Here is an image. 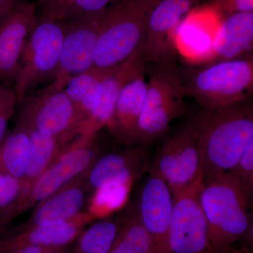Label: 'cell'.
Listing matches in <instances>:
<instances>
[{
	"mask_svg": "<svg viewBox=\"0 0 253 253\" xmlns=\"http://www.w3.org/2000/svg\"><path fill=\"white\" fill-rule=\"evenodd\" d=\"M196 120L202 156L203 176L228 172L253 139L251 97L206 111Z\"/></svg>",
	"mask_w": 253,
	"mask_h": 253,
	"instance_id": "1",
	"label": "cell"
},
{
	"mask_svg": "<svg viewBox=\"0 0 253 253\" xmlns=\"http://www.w3.org/2000/svg\"><path fill=\"white\" fill-rule=\"evenodd\" d=\"M199 199L213 253L239 240L252 239L251 198L236 177L227 172L203 176Z\"/></svg>",
	"mask_w": 253,
	"mask_h": 253,
	"instance_id": "2",
	"label": "cell"
},
{
	"mask_svg": "<svg viewBox=\"0 0 253 253\" xmlns=\"http://www.w3.org/2000/svg\"><path fill=\"white\" fill-rule=\"evenodd\" d=\"M160 1L118 0L108 6L92 68H112L141 50L150 14Z\"/></svg>",
	"mask_w": 253,
	"mask_h": 253,
	"instance_id": "3",
	"label": "cell"
},
{
	"mask_svg": "<svg viewBox=\"0 0 253 253\" xmlns=\"http://www.w3.org/2000/svg\"><path fill=\"white\" fill-rule=\"evenodd\" d=\"M184 83L172 66L170 59L154 63L137 131L138 144H151L163 135L169 124L186 113Z\"/></svg>",
	"mask_w": 253,
	"mask_h": 253,
	"instance_id": "4",
	"label": "cell"
},
{
	"mask_svg": "<svg viewBox=\"0 0 253 253\" xmlns=\"http://www.w3.org/2000/svg\"><path fill=\"white\" fill-rule=\"evenodd\" d=\"M253 87L252 56L214 61L184 83L185 96L194 98L205 111L251 97Z\"/></svg>",
	"mask_w": 253,
	"mask_h": 253,
	"instance_id": "5",
	"label": "cell"
},
{
	"mask_svg": "<svg viewBox=\"0 0 253 253\" xmlns=\"http://www.w3.org/2000/svg\"><path fill=\"white\" fill-rule=\"evenodd\" d=\"M67 22L46 16H38L23 47L17 71L14 78L18 101L39 83L54 79L59 68L63 38Z\"/></svg>",
	"mask_w": 253,
	"mask_h": 253,
	"instance_id": "6",
	"label": "cell"
},
{
	"mask_svg": "<svg viewBox=\"0 0 253 253\" xmlns=\"http://www.w3.org/2000/svg\"><path fill=\"white\" fill-rule=\"evenodd\" d=\"M149 172L162 178L171 191L202 180V156L196 119L179 126L165 139L150 163Z\"/></svg>",
	"mask_w": 253,
	"mask_h": 253,
	"instance_id": "7",
	"label": "cell"
},
{
	"mask_svg": "<svg viewBox=\"0 0 253 253\" xmlns=\"http://www.w3.org/2000/svg\"><path fill=\"white\" fill-rule=\"evenodd\" d=\"M94 137L80 136L64 152L59 155V158L51 163L34 181L28 192L20 198L10 214V220L18 211L42 202L80 174L88 172L97 159Z\"/></svg>",
	"mask_w": 253,
	"mask_h": 253,
	"instance_id": "8",
	"label": "cell"
},
{
	"mask_svg": "<svg viewBox=\"0 0 253 253\" xmlns=\"http://www.w3.org/2000/svg\"><path fill=\"white\" fill-rule=\"evenodd\" d=\"M18 121L63 144L78 134V121L64 90L52 84L22 100Z\"/></svg>",
	"mask_w": 253,
	"mask_h": 253,
	"instance_id": "9",
	"label": "cell"
},
{
	"mask_svg": "<svg viewBox=\"0 0 253 253\" xmlns=\"http://www.w3.org/2000/svg\"><path fill=\"white\" fill-rule=\"evenodd\" d=\"M201 181L185 189L171 191L170 253H213L208 239L207 222L199 202Z\"/></svg>",
	"mask_w": 253,
	"mask_h": 253,
	"instance_id": "10",
	"label": "cell"
},
{
	"mask_svg": "<svg viewBox=\"0 0 253 253\" xmlns=\"http://www.w3.org/2000/svg\"><path fill=\"white\" fill-rule=\"evenodd\" d=\"M105 10L68 21L59 68L51 84L55 87L63 89L73 76L92 68Z\"/></svg>",
	"mask_w": 253,
	"mask_h": 253,
	"instance_id": "11",
	"label": "cell"
},
{
	"mask_svg": "<svg viewBox=\"0 0 253 253\" xmlns=\"http://www.w3.org/2000/svg\"><path fill=\"white\" fill-rule=\"evenodd\" d=\"M172 206V195L167 183L149 172L141 189L138 213L151 239V253H170L169 231Z\"/></svg>",
	"mask_w": 253,
	"mask_h": 253,
	"instance_id": "12",
	"label": "cell"
},
{
	"mask_svg": "<svg viewBox=\"0 0 253 253\" xmlns=\"http://www.w3.org/2000/svg\"><path fill=\"white\" fill-rule=\"evenodd\" d=\"M201 0H161L150 14L141 59L145 63H156L170 59L169 42L181 18Z\"/></svg>",
	"mask_w": 253,
	"mask_h": 253,
	"instance_id": "13",
	"label": "cell"
},
{
	"mask_svg": "<svg viewBox=\"0 0 253 253\" xmlns=\"http://www.w3.org/2000/svg\"><path fill=\"white\" fill-rule=\"evenodd\" d=\"M145 64L141 59V50H139L124 62L110 68L103 80L97 104L89 117L78 126L80 136L94 137L101 128L108 126L123 86L145 70Z\"/></svg>",
	"mask_w": 253,
	"mask_h": 253,
	"instance_id": "14",
	"label": "cell"
},
{
	"mask_svg": "<svg viewBox=\"0 0 253 253\" xmlns=\"http://www.w3.org/2000/svg\"><path fill=\"white\" fill-rule=\"evenodd\" d=\"M150 144H139L97 158L86 172L88 186L93 191L111 183L131 184L149 170Z\"/></svg>",
	"mask_w": 253,
	"mask_h": 253,
	"instance_id": "15",
	"label": "cell"
},
{
	"mask_svg": "<svg viewBox=\"0 0 253 253\" xmlns=\"http://www.w3.org/2000/svg\"><path fill=\"white\" fill-rule=\"evenodd\" d=\"M38 16L36 5L22 1L0 22V79L14 81L25 44Z\"/></svg>",
	"mask_w": 253,
	"mask_h": 253,
	"instance_id": "16",
	"label": "cell"
},
{
	"mask_svg": "<svg viewBox=\"0 0 253 253\" xmlns=\"http://www.w3.org/2000/svg\"><path fill=\"white\" fill-rule=\"evenodd\" d=\"M92 219L89 213H80L71 220L65 222L21 228L9 236L0 239V253L28 246H61L71 244Z\"/></svg>",
	"mask_w": 253,
	"mask_h": 253,
	"instance_id": "17",
	"label": "cell"
},
{
	"mask_svg": "<svg viewBox=\"0 0 253 253\" xmlns=\"http://www.w3.org/2000/svg\"><path fill=\"white\" fill-rule=\"evenodd\" d=\"M144 71L136 74L123 86L112 118L106 126L116 139L128 145L136 143L138 123L147 91Z\"/></svg>",
	"mask_w": 253,
	"mask_h": 253,
	"instance_id": "18",
	"label": "cell"
},
{
	"mask_svg": "<svg viewBox=\"0 0 253 253\" xmlns=\"http://www.w3.org/2000/svg\"><path fill=\"white\" fill-rule=\"evenodd\" d=\"M253 44V12L229 14L213 34L208 58L215 61L244 58Z\"/></svg>",
	"mask_w": 253,
	"mask_h": 253,
	"instance_id": "19",
	"label": "cell"
},
{
	"mask_svg": "<svg viewBox=\"0 0 253 253\" xmlns=\"http://www.w3.org/2000/svg\"><path fill=\"white\" fill-rule=\"evenodd\" d=\"M86 195V186L83 183L67 184L40 203L33 213L31 224L22 228L71 220L80 214L85 204Z\"/></svg>",
	"mask_w": 253,
	"mask_h": 253,
	"instance_id": "20",
	"label": "cell"
},
{
	"mask_svg": "<svg viewBox=\"0 0 253 253\" xmlns=\"http://www.w3.org/2000/svg\"><path fill=\"white\" fill-rule=\"evenodd\" d=\"M109 69L91 68L73 76L63 88L74 107L78 126L89 117L97 104L103 80Z\"/></svg>",
	"mask_w": 253,
	"mask_h": 253,
	"instance_id": "21",
	"label": "cell"
},
{
	"mask_svg": "<svg viewBox=\"0 0 253 253\" xmlns=\"http://www.w3.org/2000/svg\"><path fill=\"white\" fill-rule=\"evenodd\" d=\"M29 147L28 126L17 121L14 129L0 145V171L22 180L27 167Z\"/></svg>",
	"mask_w": 253,
	"mask_h": 253,
	"instance_id": "22",
	"label": "cell"
},
{
	"mask_svg": "<svg viewBox=\"0 0 253 253\" xmlns=\"http://www.w3.org/2000/svg\"><path fill=\"white\" fill-rule=\"evenodd\" d=\"M28 128L30 135L29 154L26 174L21 180L23 189L21 197L28 192L34 181L51 164L53 158L57 156L60 144L52 136L43 134L34 128Z\"/></svg>",
	"mask_w": 253,
	"mask_h": 253,
	"instance_id": "23",
	"label": "cell"
},
{
	"mask_svg": "<svg viewBox=\"0 0 253 253\" xmlns=\"http://www.w3.org/2000/svg\"><path fill=\"white\" fill-rule=\"evenodd\" d=\"M118 0H38L41 16L71 21L104 11Z\"/></svg>",
	"mask_w": 253,
	"mask_h": 253,
	"instance_id": "24",
	"label": "cell"
},
{
	"mask_svg": "<svg viewBox=\"0 0 253 253\" xmlns=\"http://www.w3.org/2000/svg\"><path fill=\"white\" fill-rule=\"evenodd\" d=\"M108 253H151V239L138 212L120 227Z\"/></svg>",
	"mask_w": 253,
	"mask_h": 253,
	"instance_id": "25",
	"label": "cell"
},
{
	"mask_svg": "<svg viewBox=\"0 0 253 253\" xmlns=\"http://www.w3.org/2000/svg\"><path fill=\"white\" fill-rule=\"evenodd\" d=\"M119 229L116 221H98L83 231L69 253H108Z\"/></svg>",
	"mask_w": 253,
	"mask_h": 253,
	"instance_id": "26",
	"label": "cell"
},
{
	"mask_svg": "<svg viewBox=\"0 0 253 253\" xmlns=\"http://www.w3.org/2000/svg\"><path fill=\"white\" fill-rule=\"evenodd\" d=\"M131 184H105L95 189L88 213L93 217L102 218L121 209L126 204Z\"/></svg>",
	"mask_w": 253,
	"mask_h": 253,
	"instance_id": "27",
	"label": "cell"
},
{
	"mask_svg": "<svg viewBox=\"0 0 253 253\" xmlns=\"http://www.w3.org/2000/svg\"><path fill=\"white\" fill-rule=\"evenodd\" d=\"M22 182L0 171V229L7 223L10 214L22 194Z\"/></svg>",
	"mask_w": 253,
	"mask_h": 253,
	"instance_id": "28",
	"label": "cell"
},
{
	"mask_svg": "<svg viewBox=\"0 0 253 253\" xmlns=\"http://www.w3.org/2000/svg\"><path fill=\"white\" fill-rule=\"evenodd\" d=\"M227 172L239 180L251 199L253 194V139L249 141L237 163Z\"/></svg>",
	"mask_w": 253,
	"mask_h": 253,
	"instance_id": "29",
	"label": "cell"
},
{
	"mask_svg": "<svg viewBox=\"0 0 253 253\" xmlns=\"http://www.w3.org/2000/svg\"><path fill=\"white\" fill-rule=\"evenodd\" d=\"M17 101L14 89L2 86L0 92V145L4 140L10 118Z\"/></svg>",
	"mask_w": 253,
	"mask_h": 253,
	"instance_id": "30",
	"label": "cell"
},
{
	"mask_svg": "<svg viewBox=\"0 0 253 253\" xmlns=\"http://www.w3.org/2000/svg\"><path fill=\"white\" fill-rule=\"evenodd\" d=\"M213 4L226 16L234 13L253 12V0H214Z\"/></svg>",
	"mask_w": 253,
	"mask_h": 253,
	"instance_id": "31",
	"label": "cell"
},
{
	"mask_svg": "<svg viewBox=\"0 0 253 253\" xmlns=\"http://www.w3.org/2000/svg\"><path fill=\"white\" fill-rule=\"evenodd\" d=\"M71 249V244L61 246H28L5 253H69Z\"/></svg>",
	"mask_w": 253,
	"mask_h": 253,
	"instance_id": "32",
	"label": "cell"
},
{
	"mask_svg": "<svg viewBox=\"0 0 253 253\" xmlns=\"http://www.w3.org/2000/svg\"><path fill=\"white\" fill-rule=\"evenodd\" d=\"M21 1V0H0V19L9 14Z\"/></svg>",
	"mask_w": 253,
	"mask_h": 253,
	"instance_id": "33",
	"label": "cell"
},
{
	"mask_svg": "<svg viewBox=\"0 0 253 253\" xmlns=\"http://www.w3.org/2000/svg\"><path fill=\"white\" fill-rule=\"evenodd\" d=\"M215 253H251L249 250L244 249H236L232 247V246H228L222 249L218 250Z\"/></svg>",
	"mask_w": 253,
	"mask_h": 253,
	"instance_id": "34",
	"label": "cell"
},
{
	"mask_svg": "<svg viewBox=\"0 0 253 253\" xmlns=\"http://www.w3.org/2000/svg\"><path fill=\"white\" fill-rule=\"evenodd\" d=\"M1 89H2V86H1V85H0V92H1Z\"/></svg>",
	"mask_w": 253,
	"mask_h": 253,
	"instance_id": "35",
	"label": "cell"
}]
</instances>
